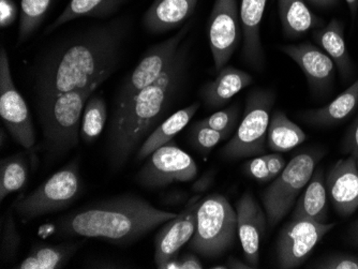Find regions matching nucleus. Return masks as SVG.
I'll list each match as a JSON object with an SVG mask.
<instances>
[{"instance_id": "13", "label": "nucleus", "mask_w": 358, "mask_h": 269, "mask_svg": "<svg viewBox=\"0 0 358 269\" xmlns=\"http://www.w3.org/2000/svg\"><path fill=\"white\" fill-rule=\"evenodd\" d=\"M335 224H321L307 219H292L279 234L277 254L280 268L301 266Z\"/></svg>"}, {"instance_id": "5", "label": "nucleus", "mask_w": 358, "mask_h": 269, "mask_svg": "<svg viewBox=\"0 0 358 269\" xmlns=\"http://www.w3.org/2000/svg\"><path fill=\"white\" fill-rule=\"evenodd\" d=\"M236 235V210L227 198L214 194L200 198L191 250L204 258H218L234 245Z\"/></svg>"}, {"instance_id": "17", "label": "nucleus", "mask_w": 358, "mask_h": 269, "mask_svg": "<svg viewBox=\"0 0 358 269\" xmlns=\"http://www.w3.org/2000/svg\"><path fill=\"white\" fill-rule=\"evenodd\" d=\"M327 194L339 216L347 218L358 208V166L353 156L340 159L329 170Z\"/></svg>"}, {"instance_id": "9", "label": "nucleus", "mask_w": 358, "mask_h": 269, "mask_svg": "<svg viewBox=\"0 0 358 269\" xmlns=\"http://www.w3.org/2000/svg\"><path fill=\"white\" fill-rule=\"evenodd\" d=\"M191 22L180 27L178 33L145 52L138 66L124 78L115 96L114 110H118L140 90L152 85L160 78L178 53L190 31Z\"/></svg>"}, {"instance_id": "1", "label": "nucleus", "mask_w": 358, "mask_h": 269, "mask_svg": "<svg viewBox=\"0 0 358 269\" xmlns=\"http://www.w3.org/2000/svg\"><path fill=\"white\" fill-rule=\"evenodd\" d=\"M128 29L126 19L114 20L92 26L48 50L34 74L38 101L100 87L117 68Z\"/></svg>"}, {"instance_id": "23", "label": "nucleus", "mask_w": 358, "mask_h": 269, "mask_svg": "<svg viewBox=\"0 0 358 269\" xmlns=\"http://www.w3.org/2000/svg\"><path fill=\"white\" fill-rule=\"evenodd\" d=\"M200 102H194L187 108L177 110L174 114L166 118V120L159 124L158 126L150 132V136L145 138L142 145L138 148V161L146 159L155 150L166 144L171 143L173 138L184 130L185 126L190 122L193 116L200 108Z\"/></svg>"}, {"instance_id": "34", "label": "nucleus", "mask_w": 358, "mask_h": 269, "mask_svg": "<svg viewBox=\"0 0 358 269\" xmlns=\"http://www.w3.org/2000/svg\"><path fill=\"white\" fill-rule=\"evenodd\" d=\"M239 117H241V108L238 103H234L229 108L211 114L202 122L213 129L225 132L231 136L238 124Z\"/></svg>"}, {"instance_id": "4", "label": "nucleus", "mask_w": 358, "mask_h": 269, "mask_svg": "<svg viewBox=\"0 0 358 269\" xmlns=\"http://www.w3.org/2000/svg\"><path fill=\"white\" fill-rule=\"evenodd\" d=\"M96 89L74 90L38 101L48 156L59 158L78 145L84 108Z\"/></svg>"}, {"instance_id": "39", "label": "nucleus", "mask_w": 358, "mask_h": 269, "mask_svg": "<svg viewBox=\"0 0 358 269\" xmlns=\"http://www.w3.org/2000/svg\"><path fill=\"white\" fill-rule=\"evenodd\" d=\"M17 7L13 0H0V27L7 28L15 22Z\"/></svg>"}, {"instance_id": "2", "label": "nucleus", "mask_w": 358, "mask_h": 269, "mask_svg": "<svg viewBox=\"0 0 358 269\" xmlns=\"http://www.w3.org/2000/svg\"><path fill=\"white\" fill-rule=\"evenodd\" d=\"M188 57L189 43L184 41L173 61L154 84L140 90L122 108L113 110L106 138L108 163L113 170L126 166L174 104L186 83Z\"/></svg>"}, {"instance_id": "19", "label": "nucleus", "mask_w": 358, "mask_h": 269, "mask_svg": "<svg viewBox=\"0 0 358 269\" xmlns=\"http://www.w3.org/2000/svg\"><path fill=\"white\" fill-rule=\"evenodd\" d=\"M199 0H154L143 17L145 29L164 34L180 27L194 13Z\"/></svg>"}, {"instance_id": "27", "label": "nucleus", "mask_w": 358, "mask_h": 269, "mask_svg": "<svg viewBox=\"0 0 358 269\" xmlns=\"http://www.w3.org/2000/svg\"><path fill=\"white\" fill-rule=\"evenodd\" d=\"M78 245L40 244L29 251L26 258L16 265V269H59L64 268L78 251Z\"/></svg>"}, {"instance_id": "20", "label": "nucleus", "mask_w": 358, "mask_h": 269, "mask_svg": "<svg viewBox=\"0 0 358 269\" xmlns=\"http://www.w3.org/2000/svg\"><path fill=\"white\" fill-rule=\"evenodd\" d=\"M253 78L232 66L222 68L214 81L208 82L201 89V97L208 108L227 106L237 94L252 84Z\"/></svg>"}, {"instance_id": "36", "label": "nucleus", "mask_w": 358, "mask_h": 269, "mask_svg": "<svg viewBox=\"0 0 358 269\" xmlns=\"http://www.w3.org/2000/svg\"><path fill=\"white\" fill-rule=\"evenodd\" d=\"M243 172L259 182H271L266 154L255 157L243 164Z\"/></svg>"}, {"instance_id": "21", "label": "nucleus", "mask_w": 358, "mask_h": 269, "mask_svg": "<svg viewBox=\"0 0 358 269\" xmlns=\"http://www.w3.org/2000/svg\"><path fill=\"white\" fill-rule=\"evenodd\" d=\"M358 108V78L345 92L327 106L299 114L306 124L313 126H333L350 117Z\"/></svg>"}, {"instance_id": "29", "label": "nucleus", "mask_w": 358, "mask_h": 269, "mask_svg": "<svg viewBox=\"0 0 358 269\" xmlns=\"http://www.w3.org/2000/svg\"><path fill=\"white\" fill-rule=\"evenodd\" d=\"M29 163L25 154L3 158L0 162V201L20 191L27 184Z\"/></svg>"}, {"instance_id": "12", "label": "nucleus", "mask_w": 358, "mask_h": 269, "mask_svg": "<svg viewBox=\"0 0 358 269\" xmlns=\"http://www.w3.org/2000/svg\"><path fill=\"white\" fill-rule=\"evenodd\" d=\"M237 0H215L208 23V39L215 70L220 71L230 61L241 39Z\"/></svg>"}, {"instance_id": "18", "label": "nucleus", "mask_w": 358, "mask_h": 269, "mask_svg": "<svg viewBox=\"0 0 358 269\" xmlns=\"http://www.w3.org/2000/svg\"><path fill=\"white\" fill-rule=\"evenodd\" d=\"M267 0H241L239 7L241 29H243V61L257 70L264 67L265 55L259 28L264 17Z\"/></svg>"}, {"instance_id": "41", "label": "nucleus", "mask_w": 358, "mask_h": 269, "mask_svg": "<svg viewBox=\"0 0 358 269\" xmlns=\"http://www.w3.org/2000/svg\"><path fill=\"white\" fill-rule=\"evenodd\" d=\"M308 5L319 9H329L339 3V0H305Z\"/></svg>"}, {"instance_id": "11", "label": "nucleus", "mask_w": 358, "mask_h": 269, "mask_svg": "<svg viewBox=\"0 0 358 269\" xmlns=\"http://www.w3.org/2000/svg\"><path fill=\"white\" fill-rule=\"evenodd\" d=\"M198 174V166L190 154L173 142L155 150L136 175L141 186L162 188L173 182H188Z\"/></svg>"}, {"instance_id": "45", "label": "nucleus", "mask_w": 358, "mask_h": 269, "mask_svg": "<svg viewBox=\"0 0 358 269\" xmlns=\"http://www.w3.org/2000/svg\"><path fill=\"white\" fill-rule=\"evenodd\" d=\"M351 236L353 242H355L356 246L358 247V220L354 224L353 228L351 230Z\"/></svg>"}, {"instance_id": "42", "label": "nucleus", "mask_w": 358, "mask_h": 269, "mask_svg": "<svg viewBox=\"0 0 358 269\" xmlns=\"http://www.w3.org/2000/svg\"><path fill=\"white\" fill-rule=\"evenodd\" d=\"M227 268L231 269H250L252 267L250 265L247 264V263L241 262L238 259L234 258V256H231L227 262Z\"/></svg>"}, {"instance_id": "38", "label": "nucleus", "mask_w": 358, "mask_h": 269, "mask_svg": "<svg viewBox=\"0 0 358 269\" xmlns=\"http://www.w3.org/2000/svg\"><path fill=\"white\" fill-rule=\"evenodd\" d=\"M202 262L198 256L193 253H184L182 256H178L174 261L169 263L166 269H202Z\"/></svg>"}, {"instance_id": "35", "label": "nucleus", "mask_w": 358, "mask_h": 269, "mask_svg": "<svg viewBox=\"0 0 358 269\" xmlns=\"http://www.w3.org/2000/svg\"><path fill=\"white\" fill-rule=\"evenodd\" d=\"M313 268L358 269V256L350 254H333L313 265Z\"/></svg>"}, {"instance_id": "24", "label": "nucleus", "mask_w": 358, "mask_h": 269, "mask_svg": "<svg viewBox=\"0 0 358 269\" xmlns=\"http://www.w3.org/2000/svg\"><path fill=\"white\" fill-rule=\"evenodd\" d=\"M278 11L283 35L291 39L324 26L323 20L309 9L305 0H278Z\"/></svg>"}, {"instance_id": "30", "label": "nucleus", "mask_w": 358, "mask_h": 269, "mask_svg": "<svg viewBox=\"0 0 358 269\" xmlns=\"http://www.w3.org/2000/svg\"><path fill=\"white\" fill-rule=\"evenodd\" d=\"M108 119V108L100 94H92L84 108L80 124V138L92 143L103 131Z\"/></svg>"}, {"instance_id": "16", "label": "nucleus", "mask_w": 358, "mask_h": 269, "mask_svg": "<svg viewBox=\"0 0 358 269\" xmlns=\"http://www.w3.org/2000/svg\"><path fill=\"white\" fill-rule=\"evenodd\" d=\"M237 234L243 256L252 268L259 262V246L264 236L266 215L250 192H245L236 203Z\"/></svg>"}, {"instance_id": "26", "label": "nucleus", "mask_w": 358, "mask_h": 269, "mask_svg": "<svg viewBox=\"0 0 358 269\" xmlns=\"http://www.w3.org/2000/svg\"><path fill=\"white\" fill-rule=\"evenodd\" d=\"M126 0H70L59 17L45 29V35L60 26L83 17H106L115 13Z\"/></svg>"}, {"instance_id": "7", "label": "nucleus", "mask_w": 358, "mask_h": 269, "mask_svg": "<svg viewBox=\"0 0 358 269\" xmlns=\"http://www.w3.org/2000/svg\"><path fill=\"white\" fill-rule=\"evenodd\" d=\"M275 99V94L269 89L259 88L249 92L243 120L223 148L222 156L237 160L264 154Z\"/></svg>"}, {"instance_id": "44", "label": "nucleus", "mask_w": 358, "mask_h": 269, "mask_svg": "<svg viewBox=\"0 0 358 269\" xmlns=\"http://www.w3.org/2000/svg\"><path fill=\"white\" fill-rule=\"evenodd\" d=\"M345 1H347L348 7H349L352 19H355L358 11V0H345Z\"/></svg>"}, {"instance_id": "22", "label": "nucleus", "mask_w": 358, "mask_h": 269, "mask_svg": "<svg viewBox=\"0 0 358 269\" xmlns=\"http://www.w3.org/2000/svg\"><path fill=\"white\" fill-rule=\"evenodd\" d=\"M313 39L323 51L335 62L341 78L347 82L353 74V65L345 45V25L338 19H333L327 25L313 31Z\"/></svg>"}, {"instance_id": "14", "label": "nucleus", "mask_w": 358, "mask_h": 269, "mask_svg": "<svg viewBox=\"0 0 358 269\" xmlns=\"http://www.w3.org/2000/svg\"><path fill=\"white\" fill-rule=\"evenodd\" d=\"M279 50L301 68L313 96L323 97L331 92L337 67L325 52L310 42L287 44L281 45Z\"/></svg>"}, {"instance_id": "31", "label": "nucleus", "mask_w": 358, "mask_h": 269, "mask_svg": "<svg viewBox=\"0 0 358 269\" xmlns=\"http://www.w3.org/2000/svg\"><path fill=\"white\" fill-rule=\"evenodd\" d=\"M52 3L53 0H22L17 43H24L29 39L43 23Z\"/></svg>"}, {"instance_id": "25", "label": "nucleus", "mask_w": 358, "mask_h": 269, "mask_svg": "<svg viewBox=\"0 0 358 269\" xmlns=\"http://www.w3.org/2000/svg\"><path fill=\"white\" fill-rule=\"evenodd\" d=\"M292 219H307L327 224V188L321 168L315 172L295 205Z\"/></svg>"}, {"instance_id": "43", "label": "nucleus", "mask_w": 358, "mask_h": 269, "mask_svg": "<svg viewBox=\"0 0 358 269\" xmlns=\"http://www.w3.org/2000/svg\"><path fill=\"white\" fill-rule=\"evenodd\" d=\"M210 182L211 177H209V176H205V177H203L202 180H199V182H196L194 186H193V189H195L196 191H205V190L208 188Z\"/></svg>"}, {"instance_id": "8", "label": "nucleus", "mask_w": 358, "mask_h": 269, "mask_svg": "<svg viewBox=\"0 0 358 269\" xmlns=\"http://www.w3.org/2000/svg\"><path fill=\"white\" fill-rule=\"evenodd\" d=\"M322 157L323 152L315 150L297 154L267 187L262 194V202L271 228L277 226L294 206L295 201L310 182Z\"/></svg>"}, {"instance_id": "28", "label": "nucleus", "mask_w": 358, "mask_h": 269, "mask_svg": "<svg viewBox=\"0 0 358 269\" xmlns=\"http://www.w3.org/2000/svg\"><path fill=\"white\" fill-rule=\"evenodd\" d=\"M307 136L301 126L287 118L282 110L271 115L267 132V147L275 152H287L305 142Z\"/></svg>"}, {"instance_id": "15", "label": "nucleus", "mask_w": 358, "mask_h": 269, "mask_svg": "<svg viewBox=\"0 0 358 269\" xmlns=\"http://www.w3.org/2000/svg\"><path fill=\"white\" fill-rule=\"evenodd\" d=\"M200 198H193L182 212L166 221L155 238V263L166 269L169 263L179 256L185 245L190 242L195 232L196 208Z\"/></svg>"}, {"instance_id": "37", "label": "nucleus", "mask_w": 358, "mask_h": 269, "mask_svg": "<svg viewBox=\"0 0 358 269\" xmlns=\"http://www.w3.org/2000/svg\"><path fill=\"white\" fill-rule=\"evenodd\" d=\"M343 154L353 156L358 166V115L349 126L343 143Z\"/></svg>"}, {"instance_id": "46", "label": "nucleus", "mask_w": 358, "mask_h": 269, "mask_svg": "<svg viewBox=\"0 0 358 269\" xmlns=\"http://www.w3.org/2000/svg\"><path fill=\"white\" fill-rule=\"evenodd\" d=\"M3 140H5V131L1 130V146H3Z\"/></svg>"}, {"instance_id": "33", "label": "nucleus", "mask_w": 358, "mask_h": 269, "mask_svg": "<svg viewBox=\"0 0 358 269\" xmlns=\"http://www.w3.org/2000/svg\"><path fill=\"white\" fill-rule=\"evenodd\" d=\"M21 245V235L17 231L15 219L11 212L6 214L3 231H1V244L0 253L3 262H11L17 256Z\"/></svg>"}, {"instance_id": "32", "label": "nucleus", "mask_w": 358, "mask_h": 269, "mask_svg": "<svg viewBox=\"0 0 358 269\" xmlns=\"http://www.w3.org/2000/svg\"><path fill=\"white\" fill-rule=\"evenodd\" d=\"M230 134L225 133V132L213 129L210 126L205 124L202 120L195 122L191 126V143L202 154H208L220 142L227 140V138H230Z\"/></svg>"}, {"instance_id": "3", "label": "nucleus", "mask_w": 358, "mask_h": 269, "mask_svg": "<svg viewBox=\"0 0 358 269\" xmlns=\"http://www.w3.org/2000/svg\"><path fill=\"white\" fill-rule=\"evenodd\" d=\"M176 215L158 210L141 196L122 194L64 215L55 222V234L129 245L138 242Z\"/></svg>"}, {"instance_id": "40", "label": "nucleus", "mask_w": 358, "mask_h": 269, "mask_svg": "<svg viewBox=\"0 0 358 269\" xmlns=\"http://www.w3.org/2000/svg\"><path fill=\"white\" fill-rule=\"evenodd\" d=\"M266 159L271 180H275L287 166L285 158L280 154H266Z\"/></svg>"}, {"instance_id": "6", "label": "nucleus", "mask_w": 358, "mask_h": 269, "mask_svg": "<svg viewBox=\"0 0 358 269\" xmlns=\"http://www.w3.org/2000/svg\"><path fill=\"white\" fill-rule=\"evenodd\" d=\"M83 191L76 162L54 173L39 187L14 202L13 210L23 222L66 210Z\"/></svg>"}, {"instance_id": "10", "label": "nucleus", "mask_w": 358, "mask_h": 269, "mask_svg": "<svg viewBox=\"0 0 358 269\" xmlns=\"http://www.w3.org/2000/svg\"><path fill=\"white\" fill-rule=\"evenodd\" d=\"M0 116L15 142L26 150L34 147L36 132L29 108L14 84L9 56L0 50Z\"/></svg>"}]
</instances>
